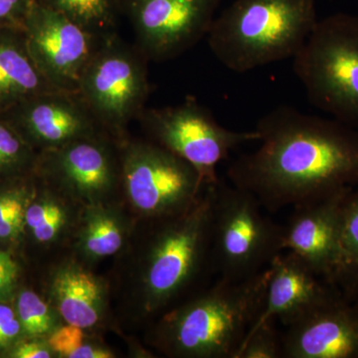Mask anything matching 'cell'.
I'll list each match as a JSON object with an SVG mask.
<instances>
[{"instance_id": "2", "label": "cell", "mask_w": 358, "mask_h": 358, "mask_svg": "<svg viewBox=\"0 0 358 358\" xmlns=\"http://www.w3.org/2000/svg\"><path fill=\"white\" fill-rule=\"evenodd\" d=\"M213 185L181 213L136 220L126 248L115 256V292L136 322H150L211 267Z\"/></svg>"}, {"instance_id": "8", "label": "cell", "mask_w": 358, "mask_h": 358, "mask_svg": "<svg viewBox=\"0 0 358 358\" xmlns=\"http://www.w3.org/2000/svg\"><path fill=\"white\" fill-rule=\"evenodd\" d=\"M148 58L120 38L107 35L85 69L77 95L103 129L119 143L145 110L150 93Z\"/></svg>"}, {"instance_id": "16", "label": "cell", "mask_w": 358, "mask_h": 358, "mask_svg": "<svg viewBox=\"0 0 358 358\" xmlns=\"http://www.w3.org/2000/svg\"><path fill=\"white\" fill-rule=\"evenodd\" d=\"M268 268L265 303L250 329L270 320H279L286 327L292 326L345 298L341 289L324 281L293 252L278 254Z\"/></svg>"}, {"instance_id": "26", "label": "cell", "mask_w": 358, "mask_h": 358, "mask_svg": "<svg viewBox=\"0 0 358 358\" xmlns=\"http://www.w3.org/2000/svg\"><path fill=\"white\" fill-rule=\"evenodd\" d=\"M275 322L267 320L250 329L235 358L282 357V334L278 331Z\"/></svg>"}, {"instance_id": "17", "label": "cell", "mask_w": 358, "mask_h": 358, "mask_svg": "<svg viewBox=\"0 0 358 358\" xmlns=\"http://www.w3.org/2000/svg\"><path fill=\"white\" fill-rule=\"evenodd\" d=\"M284 358H358V298L320 308L287 327Z\"/></svg>"}, {"instance_id": "13", "label": "cell", "mask_w": 358, "mask_h": 358, "mask_svg": "<svg viewBox=\"0 0 358 358\" xmlns=\"http://www.w3.org/2000/svg\"><path fill=\"white\" fill-rule=\"evenodd\" d=\"M352 189L296 205L284 225V252H293L341 291L345 277L341 219L346 196Z\"/></svg>"}, {"instance_id": "30", "label": "cell", "mask_w": 358, "mask_h": 358, "mask_svg": "<svg viewBox=\"0 0 358 358\" xmlns=\"http://www.w3.org/2000/svg\"><path fill=\"white\" fill-rule=\"evenodd\" d=\"M20 341L11 352L9 357L13 358H56L55 353L45 338H26Z\"/></svg>"}, {"instance_id": "14", "label": "cell", "mask_w": 358, "mask_h": 358, "mask_svg": "<svg viewBox=\"0 0 358 358\" xmlns=\"http://www.w3.org/2000/svg\"><path fill=\"white\" fill-rule=\"evenodd\" d=\"M0 115L38 154L108 134L77 94L64 91L30 96Z\"/></svg>"}, {"instance_id": "4", "label": "cell", "mask_w": 358, "mask_h": 358, "mask_svg": "<svg viewBox=\"0 0 358 358\" xmlns=\"http://www.w3.org/2000/svg\"><path fill=\"white\" fill-rule=\"evenodd\" d=\"M320 18L315 0H234L216 15L207 42L239 74L293 59Z\"/></svg>"}, {"instance_id": "3", "label": "cell", "mask_w": 358, "mask_h": 358, "mask_svg": "<svg viewBox=\"0 0 358 358\" xmlns=\"http://www.w3.org/2000/svg\"><path fill=\"white\" fill-rule=\"evenodd\" d=\"M268 268L215 285L155 319L148 343L171 358H235L262 312Z\"/></svg>"}, {"instance_id": "28", "label": "cell", "mask_w": 358, "mask_h": 358, "mask_svg": "<svg viewBox=\"0 0 358 358\" xmlns=\"http://www.w3.org/2000/svg\"><path fill=\"white\" fill-rule=\"evenodd\" d=\"M24 336L22 326L15 308L6 303H0V350L9 352Z\"/></svg>"}, {"instance_id": "12", "label": "cell", "mask_w": 358, "mask_h": 358, "mask_svg": "<svg viewBox=\"0 0 358 358\" xmlns=\"http://www.w3.org/2000/svg\"><path fill=\"white\" fill-rule=\"evenodd\" d=\"M23 31L42 74L55 88L73 94H77L85 69L107 36L38 2L28 14Z\"/></svg>"}, {"instance_id": "15", "label": "cell", "mask_w": 358, "mask_h": 358, "mask_svg": "<svg viewBox=\"0 0 358 358\" xmlns=\"http://www.w3.org/2000/svg\"><path fill=\"white\" fill-rule=\"evenodd\" d=\"M44 296L64 322L89 333L100 334L112 324L110 282L69 253L54 259Z\"/></svg>"}, {"instance_id": "23", "label": "cell", "mask_w": 358, "mask_h": 358, "mask_svg": "<svg viewBox=\"0 0 358 358\" xmlns=\"http://www.w3.org/2000/svg\"><path fill=\"white\" fill-rule=\"evenodd\" d=\"M345 277L341 292L348 300L358 298V187L346 196L341 219Z\"/></svg>"}, {"instance_id": "19", "label": "cell", "mask_w": 358, "mask_h": 358, "mask_svg": "<svg viewBox=\"0 0 358 358\" xmlns=\"http://www.w3.org/2000/svg\"><path fill=\"white\" fill-rule=\"evenodd\" d=\"M35 174V173H34ZM25 213L24 232L54 259L69 252L83 206L37 178ZM53 259V260H54Z\"/></svg>"}, {"instance_id": "31", "label": "cell", "mask_w": 358, "mask_h": 358, "mask_svg": "<svg viewBox=\"0 0 358 358\" xmlns=\"http://www.w3.org/2000/svg\"><path fill=\"white\" fill-rule=\"evenodd\" d=\"M13 259L14 257L10 252L6 251V250H0V268L6 265V264L10 262Z\"/></svg>"}, {"instance_id": "21", "label": "cell", "mask_w": 358, "mask_h": 358, "mask_svg": "<svg viewBox=\"0 0 358 358\" xmlns=\"http://www.w3.org/2000/svg\"><path fill=\"white\" fill-rule=\"evenodd\" d=\"M90 31L101 35L115 33L122 0H37Z\"/></svg>"}, {"instance_id": "10", "label": "cell", "mask_w": 358, "mask_h": 358, "mask_svg": "<svg viewBox=\"0 0 358 358\" xmlns=\"http://www.w3.org/2000/svg\"><path fill=\"white\" fill-rule=\"evenodd\" d=\"M34 173L83 207L122 201L119 143L109 134L39 152Z\"/></svg>"}, {"instance_id": "9", "label": "cell", "mask_w": 358, "mask_h": 358, "mask_svg": "<svg viewBox=\"0 0 358 358\" xmlns=\"http://www.w3.org/2000/svg\"><path fill=\"white\" fill-rule=\"evenodd\" d=\"M138 120L148 140L192 164L206 185L217 182V167L233 150L260 140L256 129L239 131L221 126L192 96L173 107L145 109Z\"/></svg>"}, {"instance_id": "27", "label": "cell", "mask_w": 358, "mask_h": 358, "mask_svg": "<svg viewBox=\"0 0 358 358\" xmlns=\"http://www.w3.org/2000/svg\"><path fill=\"white\" fill-rule=\"evenodd\" d=\"M93 334L74 324L63 322L47 341L56 358H73Z\"/></svg>"}, {"instance_id": "5", "label": "cell", "mask_w": 358, "mask_h": 358, "mask_svg": "<svg viewBox=\"0 0 358 358\" xmlns=\"http://www.w3.org/2000/svg\"><path fill=\"white\" fill-rule=\"evenodd\" d=\"M294 74L315 109L358 131V15L317 21L293 58Z\"/></svg>"}, {"instance_id": "7", "label": "cell", "mask_w": 358, "mask_h": 358, "mask_svg": "<svg viewBox=\"0 0 358 358\" xmlns=\"http://www.w3.org/2000/svg\"><path fill=\"white\" fill-rule=\"evenodd\" d=\"M121 200L136 220L181 213L193 206L206 183L195 167L154 141H119Z\"/></svg>"}, {"instance_id": "6", "label": "cell", "mask_w": 358, "mask_h": 358, "mask_svg": "<svg viewBox=\"0 0 358 358\" xmlns=\"http://www.w3.org/2000/svg\"><path fill=\"white\" fill-rule=\"evenodd\" d=\"M251 192L218 179L213 185L211 267L240 281L262 272L284 252V225L264 215Z\"/></svg>"}, {"instance_id": "1", "label": "cell", "mask_w": 358, "mask_h": 358, "mask_svg": "<svg viewBox=\"0 0 358 358\" xmlns=\"http://www.w3.org/2000/svg\"><path fill=\"white\" fill-rule=\"evenodd\" d=\"M255 129L260 147L233 160L227 176L268 211L358 185L357 129L289 106L263 115Z\"/></svg>"}, {"instance_id": "22", "label": "cell", "mask_w": 358, "mask_h": 358, "mask_svg": "<svg viewBox=\"0 0 358 358\" xmlns=\"http://www.w3.org/2000/svg\"><path fill=\"white\" fill-rule=\"evenodd\" d=\"M14 308L25 338L47 339L64 322L60 313L47 299L33 289H21L16 296Z\"/></svg>"}, {"instance_id": "24", "label": "cell", "mask_w": 358, "mask_h": 358, "mask_svg": "<svg viewBox=\"0 0 358 358\" xmlns=\"http://www.w3.org/2000/svg\"><path fill=\"white\" fill-rule=\"evenodd\" d=\"M38 152L0 115V178H18L35 173Z\"/></svg>"}, {"instance_id": "20", "label": "cell", "mask_w": 358, "mask_h": 358, "mask_svg": "<svg viewBox=\"0 0 358 358\" xmlns=\"http://www.w3.org/2000/svg\"><path fill=\"white\" fill-rule=\"evenodd\" d=\"M53 91L61 90L35 63L23 28H0V112L30 96Z\"/></svg>"}, {"instance_id": "11", "label": "cell", "mask_w": 358, "mask_h": 358, "mask_svg": "<svg viewBox=\"0 0 358 358\" xmlns=\"http://www.w3.org/2000/svg\"><path fill=\"white\" fill-rule=\"evenodd\" d=\"M223 0H122L148 60L176 58L207 36Z\"/></svg>"}, {"instance_id": "18", "label": "cell", "mask_w": 358, "mask_h": 358, "mask_svg": "<svg viewBox=\"0 0 358 358\" xmlns=\"http://www.w3.org/2000/svg\"><path fill=\"white\" fill-rule=\"evenodd\" d=\"M136 222L122 201L85 206L68 253L94 268L96 264L122 253Z\"/></svg>"}, {"instance_id": "29", "label": "cell", "mask_w": 358, "mask_h": 358, "mask_svg": "<svg viewBox=\"0 0 358 358\" xmlns=\"http://www.w3.org/2000/svg\"><path fill=\"white\" fill-rule=\"evenodd\" d=\"M37 0H0V28H23Z\"/></svg>"}, {"instance_id": "25", "label": "cell", "mask_w": 358, "mask_h": 358, "mask_svg": "<svg viewBox=\"0 0 358 358\" xmlns=\"http://www.w3.org/2000/svg\"><path fill=\"white\" fill-rule=\"evenodd\" d=\"M31 185L16 183L0 190V239L17 241L24 232L25 213L34 192Z\"/></svg>"}]
</instances>
